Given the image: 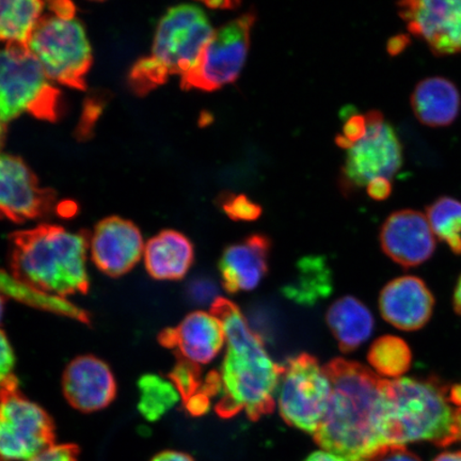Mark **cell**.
Instances as JSON below:
<instances>
[{
    "label": "cell",
    "instance_id": "obj_1",
    "mask_svg": "<svg viewBox=\"0 0 461 461\" xmlns=\"http://www.w3.org/2000/svg\"><path fill=\"white\" fill-rule=\"evenodd\" d=\"M326 367L332 391L314 439L322 451L362 461L385 445L384 379L360 363L333 360Z\"/></svg>",
    "mask_w": 461,
    "mask_h": 461
},
{
    "label": "cell",
    "instance_id": "obj_2",
    "mask_svg": "<svg viewBox=\"0 0 461 461\" xmlns=\"http://www.w3.org/2000/svg\"><path fill=\"white\" fill-rule=\"evenodd\" d=\"M212 313L221 320L226 336V355L221 366L219 417L229 419L245 411L253 420L274 411L282 373L232 302L217 298Z\"/></svg>",
    "mask_w": 461,
    "mask_h": 461
},
{
    "label": "cell",
    "instance_id": "obj_3",
    "mask_svg": "<svg viewBox=\"0 0 461 461\" xmlns=\"http://www.w3.org/2000/svg\"><path fill=\"white\" fill-rule=\"evenodd\" d=\"M9 240L11 273L21 285L59 299L88 293V236L68 232L55 224H40L10 234Z\"/></svg>",
    "mask_w": 461,
    "mask_h": 461
},
{
    "label": "cell",
    "instance_id": "obj_4",
    "mask_svg": "<svg viewBox=\"0 0 461 461\" xmlns=\"http://www.w3.org/2000/svg\"><path fill=\"white\" fill-rule=\"evenodd\" d=\"M385 445L429 441L447 447L458 441L455 408L448 390L436 380H384Z\"/></svg>",
    "mask_w": 461,
    "mask_h": 461
},
{
    "label": "cell",
    "instance_id": "obj_5",
    "mask_svg": "<svg viewBox=\"0 0 461 461\" xmlns=\"http://www.w3.org/2000/svg\"><path fill=\"white\" fill-rule=\"evenodd\" d=\"M204 11L194 5L170 8L160 20L151 54L131 68L130 88L147 95L167 83L171 75L187 73L214 33Z\"/></svg>",
    "mask_w": 461,
    "mask_h": 461
},
{
    "label": "cell",
    "instance_id": "obj_6",
    "mask_svg": "<svg viewBox=\"0 0 461 461\" xmlns=\"http://www.w3.org/2000/svg\"><path fill=\"white\" fill-rule=\"evenodd\" d=\"M27 43L50 80L77 90H86L94 56L85 28L70 2H51Z\"/></svg>",
    "mask_w": 461,
    "mask_h": 461
},
{
    "label": "cell",
    "instance_id": "obj_7",
    "mask_svg": "<svg viewBox=\"0 0 461 461\" xmlns=\"http://www.w3.org/2000/svg\"><path fill=\"white\" fill-rule=\"evenodd\" d=\"M25 113L55 122L61 113L60 91L27 44L7 43L0 50V132Z\"/></svg>",
    "mask_w": 461,
    "mask_h": 461
},
{
    "label": "cell",
    "instance_id": "obj_8",
    "mask_svg": "<svg viewBox=\"0 0 461 461\" xmlns=\"http://www.w3.org/2000/svg\"><path fill=\"white\" fill-rule=\"evenodd\" d=\"M55 424L26 399L16 377L0 384V461H28L55 446Z\"/></svg>",
    "mask_w": 461,
    "mask_h": 461
},
{
    "label": "cell",
    "instance_id": "obj_9",
    "mask_svg": "<svg viewBox=\"0 0 461 461\" xmlns=\"http://www.w3.org/2000/svg\"><path fill=\"white\" fill-rule=\"evenodd\" d=\"M332 384L326 367L308 354H302L282 366L276 402L285 422L315 435L328 405Z\"/></svg>",
    "mask_w": 461,
    "mask_h": 461
},
{
    "label": "cell",
    "instance_id": "obj_10",
    "mask_svg": "<svg viewBox=\"0 0 461 461\" xmlns=\"http://www.w3.org/2000/svg\"><path fill=\"white\" fill-rule=\"evenodd\" d=\"M256 20L249 11L216 29L197 62L181 77V88L212 92L234 83L245 66Z\"/></svg>",
    "mask_w": 461,
    "mask_h": 461
},
{
    "label": "cell",
    "instance_id": "obj_11",
    "mask_svg": "<svg viewBox=\"0 0 461 461\" xmlns=\"http://www.w3.org/2000/svg\"><path fill=\"white\" fill-rule=\"evenodd\" d=\"M366 135L348 149L342 172L344 189L367 186L375 180L391 181L402 164V146L383 113L366 114Z\"/></svg>",
    "mask_w": 461,
    "mask_h": 461
},
{
    "label": "cell",
    "instance_id": "obj_12",
    "mask_svg": "<svg viewBox=\"0 0 461 461\" xmlns=\"http://www.w3.org/2000/svg\"><path fill=\"white\" fill-rule=\"evenodd\" d=\"M56 203L54 190L40 186L24 161L0 153V219L15 223L31 221L50 214Z\"/></svg>",
    "mask_w": 461,
    "mask_h": 461
},
{
    "label": "cell",
    "instance_id": "obj_13",
    "mask_svg": "<svg viewBox=\"0 0 461 461\" xmlns=\"http://www.w3.org/2000/svg\"><path fill=\"white\" fill-rule=\"evenodd\" d=\"M408 31L438 56L461 51V0H411L399 4Z\"/></svg>",
    "mask_w": 461,
    "mask_h": 461
},
{
    "label": "cell",
    "instance_id": "obj_14",
    "mask_svg": "<svg viewBox=\"0 0 461 461\" xmlns=\"http://www.w3.org/2000/svg\"><path fill=\"white\" fill-rule=\"evenodd\" d=\"M92 261L102 273L119 278L131 272L144 251L140 229L126 219L112 216L96 224L90 243Z\"/></svg>",
    "mask_w": 461,
    "mask_h": 461
},
{
    "label": "cell",
    "instance_id": "obj_15",
    "mask_svg": "<svg viewBox=\"0 0 461 461\" xmlns=\"http://www.w3.org/2000/svg\"><path fill=\"white\" fill-rule=\"evenodd\" d=\"M380 244L392 261L405 268L428 261L436 249L435 235L423 212L402 210L384 221Z\"/></svg>",
    "mask_w": 461,
    "mask_h": 461
},
{
    "label": "cell",
    "instance_id": "obj_16",
    "mask_svg": "<svg viewBox=\"0 0 461 461\" xmlns=\"http://www.w3.org/2000/svg\"><path fill=\"white\" fill-rule=\"evenodd\" d=\"M62 390L77 411L90 413L111 405L117 395V383L111 368L95 356H80L63 373Z\"/></svg>",
    "mask_w": 461,
    "mask_h": 461
},
{
    "label": "cell",
    "instance_id": "obj_17",
    "mask_svg": "<svg viewBox=\"0 0 461 461\" xmlns=\"http://www.w3.org/2000/svg\"><path fill=\"white\" fill-rule=\"evenodd\" d=\"M158 341L166 348L176 349L181 358L199 366L216 358L226 345V336L216 315L195 311L177 327L167 328Z\"/></svg>",
    "mask_w": 461,
    "mask_h": 461
},
{
    "label": "cell",
    "instance_id": "obj_18",
    "mask_svg": "<svg viewBox=\"0 0 461 461\" xmlns=\"http://www.w3.org/2000/svg\"><path fill=\"white\" fill-rule=\"evenodd\" d=\"M434 305V296L423 280L411 276L389 282L379 297L384 319L405 331L419 330L428 324Z\"/></svg>",
    "mask_w": 461,
    "mask_h": 461
},
{
    "label": "cell",
    "instance_id": "obj_19",
    "mask_svg": "<svg viewBox=\"0 0 461 461\" xmlns=\"http://www.w3.org/2000/svg\"><path fill=\"white\" fill-rule=\"evenodd\" d=\"M270 246L267 236L253 234L223 251L219 270L226 291L249 292L261 284L268 273Z\"/></svg>",
    "mask_w": 461,
    "mask_h": 461
},
{
    "label": "cell",
    "instance_id": "obj_20",
    "mask_svg": "<svg viewBox=\"0 0 461 461\" xmlns=\"http://www.w3.org/2000/svg\"><path fill=\"white\" fill-rule=\"evenodd\" d=\"M194 258L192 241L175 230H161L144 247V263L155 280L183 279L192 267Z\"/></svg>",
    "mask_w": 461,
    "mask_h": 461
},
{
    "label": "cell",
    "instance_id": "obj_21",
    "mask_svg": "<svg viewBox=\"0 0 461 461\" xmlns=\"http://www.w3.org/2000/svg\"><path fill=\"white\" fill-rule=\"evenodd\" d=\"M459 91L452 82L443 77L422 80L414 89L411 107L424 125L443 128L452 124L460 111Z\"/></svg>",
    "mask_w": 461,
    "mask_h": 461
},
{
    "label": "cell",
    "instance_id": "obj_22",
    "mask_svg": "<svg viewBox=\"0 0 461 461\" xmlns=\"http://www.w3.org/2000/svg\"><path fill=\"white\" fill-rule=\"evenodd\" d=\"M326 321L344 353L360 348L372 336L374 330L371 311L358 299L351 296L334 302L328 310Z\"/></svg>",
    "mask_w": 461,
    "mask_h": 461
},
{
    "label": "cell",
    "instance_id": "obj_23",
    "mask_svg": "<svg viewBox=\"0 0 461 461\" xmlns=\"http://www.w3.org/2000/svg\"><path fill=\"white\" fill-rule=\"evenodd\" d=\"M45 5L39 0H0V40L27 44Z\"/></svg>",
    "mask_w": 461,
    "mask_h": 461
},
{
    "label": "cell",
    "instance_id": "obj_24",
    "mask_svg": "<svg viewBox=\"0 0 461 461\" xmlns=\"http://www.w3.org/2000/svg\"><path fill=\"white\" fill-rule=\"evenodd\" d=\"M331 292V274L324 259L321 258H304L298 267V276L285 293L294 301L311 303Z\"/></svg>",
    "mask_w": 461,
    "mask_h": 461
},
{
    "label": "cell",
    "instance_id": "obj_25",
    "mask_svg": "<svg viewBox=\"0 0 461 461\" xmlns=\"http://www.w3.org/2000/svg\"><path fill=\"white\" fill-rule=\"evenodd\" d=\"M368 362L382 376L401 378L411 366V350L403 339L393 336L379 338L371 346Z\"/></svg>",
    "mask_w": 461,
    "mask_h": 461
},
{
    "label": "cell",
    "instance_id": "obj_26",
    "mask_svg": "<svg viewBox=\"0 0 461 461\" xmlns=\"http://www.w3.org/2000/svg\"><path fill=\"white\" fill-rule=\"evenodd\" d=\"M138 387L141 393L138 409L149 422L159 420L181 399L175 384L158 375H144L138 383Z\"/></svg>",
    "mask_w": 461,
    "mask_h": 461
},
{
    "label": "cell",
    "instance_id": "obj_27",
    "mask_svg": "<svg viewBox=\"0 0 461 461\" xmlns=\"http://www.w3.org/2000/svg\"><path fill=\"white\" fill-rule=\"evenodd\" d=\"M426 217L432 233L451 248L455 255H461V202L442 197L428 207Z\"/></svg>",
    "mask_w": 461,
    "mask_h": 461
},
{
    "label": "cell",
    "instance_id": "obj_28",
    "mask_svg": "<svg viewBox=\"0 0 461 461\" xmlns=\"http://www.w3.org/2000/svg\"><path fill=\"white\" fill-rule=\"evenodd\" d=\"M171 383L180 393L183 402L201 391V371L198 365L178 357L175 368L169 375Z\"/></svg>",
    "mask_w": 461,
    "mask_h": 461
},
{
    "label": "cell",
    "instance_id": "obj_29",
    "mask_svg": "<svg viewBox=\"0 0 461 461\" xmlns=\"http://www.w3.org/2000/svg\"><path fill=\"white\" fill-rule=\"evenodd\" d=\"M218 204L234 221H255L262 215V207L246 194L224 192L218 197Z\"/></svg>",
    "mask_w": 461,
    "mask_h": 461
},
{
    "label": "cell",
    "instance_id": "obj_30",
    "mask_svg": "<svg viewBox=\"0 0 461 461\" xmlns=\"http://www.w3.org/2000/svg\"><path fill=\"white\" fill-rule=\"evenodd\" d=\"M366 131V115L350 113L343 126V134L337 137L338 146L349 149L358 142Z\"/></svg>",
    "mask_w": 461,
    "mask_h": 461
},
{
    "label": "cell",
    "instance_id": "obj_31",
    "mask_svg": "<svg viewBox=\"0 0 461 461\" xmlns=\"http://www.w3.org/2000/svg\"><path fill=\"white\" fill-rule=\"evenodd\" d=\"M362 461H420V459L403 446L387 445L379 447Z\"/></svg>",
    "mask_w": 461,
    "mask_h": 461
},
{
    "label": "cell",
    "instance_id": "obj_32",
    "mask_svg": "<svg viewBox=\"0 0 461 461\" xmlns=\"http://www.w3.org/2000/svg\"><path fill=\"white\" fill-rule=\"evenodd\" d=\"M79 447L75 445L54 446L28 461H78Z\"/></svg>",
    "mask_w": 461,
    "mask_h": 461
},
{
    "label": "cell",
    "instance_id": "obj_33",
    "mask_svg": "<svg viewBox=\"0 0 461 461\" xmlns=\"http://www.w3.org/2000/svg\"><path fill=\"white\" fill-rule=\"evenodd\" d=\"M15 357L13 348L3 330H0V384L14 376Z\"/></svg>",
    "mask_w": 461,
    "mask_h": 461
},
{
    "label": "cell",
    "instance_id": "obj_34",
    "mask_svg": "<svg viewBox=\"0 0 461 461\" xmlns=\"http://www.w3.org/2000/svg\"><path fill=\"white\" fill-rule=\"evenodd\" d=\"M366 188L367 194L375 200L387 199L392 193L391 181L384 180V178L371 182Z\"/></svg>",
    "mask_w": 461,
    "mask_h": 461
},
{
    "label": "cell",
    "instance_id": "obj_35",
    "mask_svg": "<svg viewBox=\"0 0 461 461\" xmlns=\"http://www.w3.org/2000/svg\"><path fill=\"white\" fill-rule=\"evenodd\" d=\"M448 396L455 408L458 440H461V384H454L451 390L448 391Z\"/></svg>",
    "mask_w": 461,
    "mask_h": 461
},
{
    "label": "cell",
    "instance_id": "obj_36",
    "mask_svg": "<svg viewBox=\"0 0 461 461\" xmlns=\"http://www.w3.org/2000/svg\"><path fill=\"white\" fill-rule=\"evenodd\" d=\"M151 461H194L188 454L176 451H165L154 456Z\"/></svg>",
    "mask_w": 461,
    "mask_h": 461
},
{
    "label": "cell",
    "instance_id": "obj_37",
    "mask_svg": "<svg viewBox=\"0 0 461 461\" xmlns=\"http://www.w3.org/2000/svg\"><path fill=\"white\" fill-rule=\"evenodd\" d=\"M304 461H348L325 451H317L310 455Z\"/></svg>",
    "mask_w": 461,
    "mask_h": 461
},
{
    "label": "cell",
    "instance_id": "obj_38",
    "mask_svg": "<svg viewBox=\"0 0 461 461\" xmlns=\"http://www.w3.org/2000/svg\"><path fill=\"white\" fill-rule=\"evenodd\" d=\"M204 5L210 9H223V10H232L239 8L240 5V2H204Z\"/></svg>",
    "mask_w": 461,
    "mask_h": 461
},
{
    "label": "cell",
    "instance_id": "obj_39",
    "mask_svg": "<svg viewBox=\"0 0 461 461\" xmlns=\"http://www.w3.org/2000/svg\"><path fill=\"white\" fill-rule=\"evenodd\" d=\"M434 461H461V452L443 453Z\"/></svg>",
    "mask_w": 461,
    "mask_h": 461
},
{
    "label": "cell",
    "instance_id": "obj_40",
    "mask_svg": "<svg viewBox=\"0 0 461 461\" xmlns=\"http://www.w3.org/2000/svg\"><path fill=\"white\" fill-rule=\"evenodd\" d=\"M454 307L456 312L461 315V276L454 294Z\"/></svg>",
    "mask_w": 461,
    "mask_h": 461
},
{
    "label": "cell",
    "instance_id": "obj_41",
    "mask_svg": "<svg viewBox=\"0 0 461 461\" xmlns=\"http://www.w3.org/2000/svg\"><path fill=\"white\" fill-rule=\"evenodd\" d=\"M5 299H7V297H5L4 294L0 293V322H2L4 316Z\"/></svg>",
    "mask_w": 461,
    "mask_h": 461
}]
</instances>
